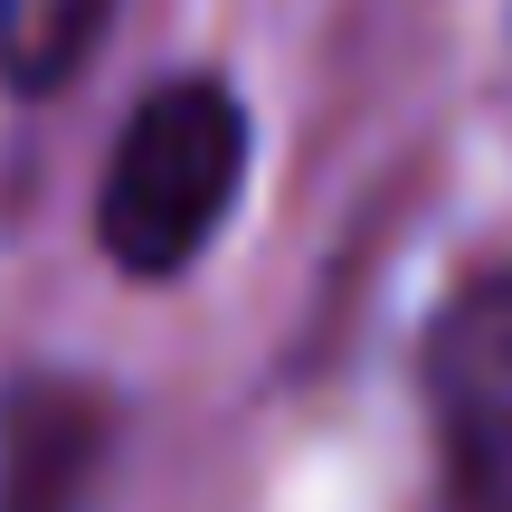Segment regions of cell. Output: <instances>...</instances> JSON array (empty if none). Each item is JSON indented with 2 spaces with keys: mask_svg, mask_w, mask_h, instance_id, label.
Masks as SVG:
<instances>
[{
  "mask_svg": "<svg viewBox=\"0 0 512 512\" xmlns=\"http://www.w3.org/2000/svg\"><path fill=\"white\" fill-rule=\"evenodd\" d=\"M446 512H512V266L475 275L427 332Z\"/></svg>",
  "mask_w": 512,
  "mask_h": 512,
  "instance_id": "7a4b0ae2",
  "label": "cell"
},
{
  "mask_svg": "<svg viewBox=\"0 0 512 512\" xmlns=\"http://www.w3.org/2000/svg\"><path fill=\"white\" fill-rule=\"evenodd\" d=\"M114 0H0V76L19 95H48L86 67Z\"/></svg>",
  "mask_w": 512,
  "mask_h": 512,
  "instance_id": "277c9868",
  "label": "cell"
},
{
  "mask_svg": "<svg viewBox=\"0 0 512 512\" xmlns=\"http://www.w3.org/2000/svg\"><path fill=\"white\" fill-rule=\"evenodd\" d=\"M247 181V105L219 76H171L133 105V124L114 133L105 162V256L124 275H181L190 256L219 238L228 200Z\"/></svg>",
  "mask_w": 512,
  "mask_h": 512,
  "instance_id": "6da1fadb",
  "label": "cell"
},
{
  "mask_svg": "<svg viewBox=\"0 0 512 512\" xmlns=\"http://www.w3.org/2000/svg\"><path fill=\"white\" fill-rule=\"evenodd\" d=\"M95 456H105V408L86 389H19L0 418V512H86Z\"/></svg>",
  "mask_w": 512,
  "mask_h": 512,
  "instance_id": "3957f363",
  "label": "cell"
}]
</instances>
